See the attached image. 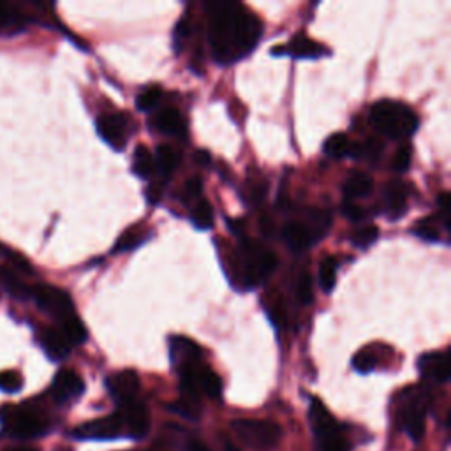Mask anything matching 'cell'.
I'll return each instance as SVG.
<instances>
[{"mask_svg": "<svg viewBox=\"0 0 451 451\" xmlns=\"http://www.w3.org/2000/svg\"><path fill=\"white\" fill-rule=\"evenodd\" d=\"M196 162H200V164H210V155H208V152H196Z\"/></svg>", "mask_w": 451, "mask_h": 451, "instance_id": "47", "label": "cell"}, {"mask_svg": "<svg viewBox=\"0 0 451 451\" xmlns=\"http://www.w3.org/2000/svg\"><path fill=\"white\" fill-rule=\"evenodd\" d=\"M190 219H193V224L198 229H210L214 226V208L207 200H200L194 207Z\"/></svg>", "mask_w": 451, "mask_h": 451, "instance_id": "31", "label": "cell"}, {"mask_svg": "<svg viewBox=\"0 0 451 451\" xmlns=\"http://www.w3.org/2000/svg\"><path fill=\"white\" fill-rule=\"evenodd\" d=\"M344 215L349 219V221H362L363 215H365V212H363L362 207H358V205H353V203H346L344 205Z\"/></svg>", "mask_w": 451, "mask_h": 451, "instance_id": "44", "label": "cell"}, {"mask_svg": "<svg viewBox=\"0 0 451 451\" xmlns=\"http://www.w3.org/2000/svg\"><path fill=\"white\" fill-rule=\"evenodd\" d=\"M132 169H135V173L139 178H150L152 173H154V157H152V152L145 145L136 147Z\"/></svg>", "mask_w": 451, "mask_h": 451, "instance_id": "28", "label": "cell"}, {"mask_svg": "<svg viewBox=\"0 0 451 451\" xmlns=\"http://www.w3.org/2000/svg\"><path fill=\"white\" fill-rule=\"evenodd\" d=\"M30 297L34 298L35 303H38L45 312H48L50 316L55 317L59 323L74 314L73 300H71V297L66 291L59 290V287L35 286L30 290Z\"/></svg>", "mask_w": 451, "mask_h": 451, "instance_id": "8", "label": "cell"}, {"mask_svg": "<svg viewBox=\"0 0 451 451\" xmlns=\"http://www.w3.org/2000/svg\"><path fill=\"white\" fill-rule=\"evenodd\" d=\"M386 212L392 219H400L407 208V187L400 180H393L384 189Z\"/></svg>", "mask_w": 451, "mask_h": 451, "instance_id": "18", "label": "cell"}, {"mask_svg": "<svg viewBox=\"0 0 451 451\" xmlns=\"http://www.w3.org/2000/svg\"><path fill=\"white\" fill-rule=\"evenodd\" d=\"M353 147L355 145H351V142H349V138L344 132L331 135L330 138L324 142V152L333 159H342L346 157V155H353Z\"/></svg>", "mask_w": 451, "mask_h": 451, "instance_id": "26", "label": "cell"}, {"mask_svg": "<svg viewBox=\"0 0 451 451\" xmlns=\"http://www.w3.org/2000/svg\"><path fill=\"white\" fill-rule=\"evenodd\" d=\"M169 355H171V360L178 372L203 362V351H201L200 346L190 338L178 337V335L169 338Z\"/></svg>", "mask_w": 451, "mask_h": 451, "instance_id": "12", "label": "cell"}, {"mask_svg": "<svg viewBox=\"0 0 451 451\" xmlns=\"http://www.w3.org/2000/svg\"><path fill=\"white\" fill-rule=\"evenodd\" d=\"M0 423L6 434L16 439H34L46 432L45 418L21 406L0 407Z\"/></svg>", "mask_w": 451, "mask_h": 451, "instance_id": "6", "label": "cell"}, {"mask_svg": "<svg viewBox=\"0 0 451 451\" xmlns=\"http://www.w3.org/2000/svg\"><path fill=\"white\" fill-rule=\"evenodd\" d=\"M120 428L117 414H111V416L79 425L74 430V438L81 439V441H106V439L117 438L120 434Z\"/></svg>", "mask_w": 451, "mask_h": 451, "instance_id": "10", "label": "cell"}, {"mask_svg": "<svg viewBox=\"0 0 451 451\" xmlns=\"http://www.w3.org/2000/svg\"><path fill=\"white\" fill-rule=\"evenodd\" d=\"M374 189V182L365 173H355L349 176L344 183V194L348 200H358V198H367Z\"/></svg>", "mask_w": 451, "mask_h": 451, "instance_id": "21", "label": "cell"}, {"mask_svg": "<svg viewBox=\"0 0 451 451\" xmlns=\"http://www.w3.org/2000/svg\"><path fill=\"white\" fill-rule=\"evenodd\" d=\"M233 432L244 445L254 450H272L282 438V428L273 421L266 420H236L233 421Z\"/></svg>", "mask_w": 451, "mask_h": 451, "instance_id": "7", "label": "cell"}, {"mask_svg": "<svg viewBox=\"0 0 451 451\" xmlns=\"http://www.w3.org/2000/svg\"><path fill=\"white\" fill-rule=\"evenodd\" d=\"M118 421H120V427L127 428L129 435L139 439L143 435H147L150 428V413L147 409V406L139 400H129V402L118 404V413H117Z\"/></svg>", "mask_w": 451, "mask_h": 451, "instance_id": "9", "label": "cell"}, {"mask_svg": "<svg viewBox=\"0 0 451 451\" xmlns=\"http://www.w3.org/2000/svg\"><path fill=\"white\" fill-rule=\"evenodd\" d=\"M6 451H38V450L28 448V446H16V448H11V450H6Z\"/></svg>", "mask_w": 451, "mask_h": 451, "instance_id": "51", "label": "cell"}, {"mask_svg": "<svg viewBox=\"0 0 451 451\" xmlns=\"http://www.w3.org/2000/svg\"><path fill=\"white\" fill-rule=\"evenodd\" d=\"M379 238V229L376 226H363L353 234V244L358 249L372 247Z\"/></svg>", "mask_w": 451, "mask_h": 451, "instance_id": "35", "label": "cell"}, {"mask_svg": "<svg viewBox=\"0 0 451 451\" xmlns=\"http://www.w3.org/2000/svg\"><path fill=\"white\" fill-rule=\"evenodd\" d=\"M9 261H11V265L14 266V270H16V272L32 275L30 263H28L21 254H18V252H9Z\"/></svg>", "mask_w": 451, "mask_h": 451, "instance_id": "42", "label": "cell"}, {"mask_svg": "<svg viewBox=\"0 0 451 451\" xmlns=\"http://www.w3.org/2000/svg\"><path fill=\"white\" fill-rule=\"evenodd\" d=\"M328 50L323 45L312 41L303 34L295 35L287 46H277L272 50L273 55H291L295 59H319Z\"/></svg>", "mask_w": 451, "mask_h": 451, "instance_id": "16", "label": "cell"}, {"mask_svg": "<svg viewBox=\"0 0 451 451\" xmlns=\"http://www.w3.org/2000/svg\"><path fill=\"white\" fill-rule=\"evenodd\" d=\"M147 196H149L150 203H159V200H161V189L155 185H152L150 189L147 190Z\"/></svg>", "mask_w": 451, "mask_h": 451, "instance_id": "46", "label": "cell"}, {"mask_svg": "<svg viewBox=\"0 0 451 451\" xmlns=\"http://www.w3.org/2000/svg\"><path fill=\"white\" fill-rule=\"evenodd\" d=\"M161 97H162L161 86L152 85L139 93L138 99H136V106H138L139 111H152L159 103H161Z\"/></svg>", "mask_w": 451, "mask_h": 451, "instance_id": "32", "label": "cell"}, {"mask_svg": "<svg viewBox=\"0 0 451 451\" xmlns=\"http://www.w3.org/2000/svg\"><path fill=\"white\" fill-rule=\"evenodd\" d=\"M382 154V143L376 138H370L365 145H358V157L365 155L370 161H377Z\"/></svg>", "mask_w": 451, "mask_h": 451, "instance_id": "41", "label": "cell"}, {"mask_svg": "<svg viewBox=\"0 0 451 451\" xmlns=\"http://www.w3.org/2000/svg\"><path fill=\"white\" fill-rule=\"evenodd\" d=\"M418 370L421 377L432 382H446L450 379V360L446 353L432 351L418 358Z\"/></svg>", "mask_w": 451, "mask_h": 451, "instance_id": "15", "label": "cell"}, {"mask_svg": "<svg viewBox=\"0 0 451 451\" xmlns=\"http://www.w3.org/2000/svg\"><path fill=\"white\" fill-rule=\"evenodd\" d=\"M83 389H85L83 379L74 370L69 369H62L60 372H57V376L52 382V396L59 404L78 399L83 393Z\"/></svg>", "mask_w": 451, "mask_h": 451, "instance_id": "14", "label": "cell"}, {"mask_svg": "<svg viewBox=\"0 0 451 451\" xmlns=\"http://www.w3.org/2000/svg\"><path fill=\"white\" fill-rule=\"evenodd\" d=\"M222 451H240V450H238L234 445H231L229 441H224L222 443Z\"/></svg>", "mask_w": 451, "mask_h": 451, "instance_id": "50", "label": "cell"}, {"mask_svg": "<svg viewBox=\"0 0 451 451\" xmlns=\"http://www.w3.org/2000/svg\"><path fill=\"white\" fill-rule=\"evenodd\" d=\"M187 451H208V448L201 441H190L189 446H187Z\"/></svg>", "mask_w": 451, "mask_h": 451, "instance_id": "48", "label": "cell"}, {"mask_svg": "<svg viewBox=\"0 0 451 451\" xmlns=\"http://www.w3.org/2000/svg\"><path fill=\"white\" fill-rule=\"evenodd\" d=\"M413 234H416L418 238L425 241H439L441 238V233H439V227L435 224L434 219H423L416 224V227L413 229Z\"/></svg>", "mask_w": 451, "mask_h": 451, "instance_id": "34", "label": "cell"}, {"mask_svg": "<svg viewBox=\"0 0 451 451\" xmlns=\"http://www.w3.org/2000/svg\"><path fill=\"white\" fill-rule=\"evenodd\" d=\"M106 388L118 404L135 400L139 392V377L135 370H122L106 379Z\"/></svg>", "mask_w": 451, "mask_h": 451, "instance_id": "13", "label": "cell"}, {"mask_svg": "<svg viewBox=\"0 0 451 451\" xmlns=\"http://www.w3.org/2000/svg\"><path fill=\"white\" fill-rule=\"evenodd\" d=\"M0 279H2L6 290L9 291L14 298H20L21 300V298L30 297V287L25 286V284L21 282L20 277H18V273L11 272L9 268L0 270Z\"/></svg>", "mask_w": 451, "mask_h": 451, "instance_id": "29", "label": "cell"}, {"mask_svg": "<svg viewBox=\"0 0 451 451\" xmlns=\"http://www.w3.org/2000/svg\"><path fill=\"white\" fill-rule=\"evenodd\" d=\"M60 333L66 337V341L69 342L71 346L83 344V342L86 341V337H89V331H86L85 324L81 323V319H79L76 314L60 321Z\"/></svg>", "mask_w": 451, "mask_h": 451, "instance_id": "22", "label": "cell"}, {"mask_svg": "<svg viewBox=\"0 0 451 451\" xmlns=\"http://www.w3.org/2000/svg\"><path fill=\"white\" fill-rule=\"evenodd\" d=\"M337 282V261L333 258H324L319 266V284L324 293H331Z\"/></svg>", "mask_w": 451, "mask_h": 451, "instance_id": "30", "label": "cell"}, {"mask_svg": "<svg viewBox=\"0 0 451 451\" xmlns=\"http://www.w3.org/2000/svg\"><path fill=\"white\" fill-rule=\"evenodd\" d=\"M201 189H203V185H201V180L200 178H190L189 182H187V185H185L187 194H189V196H194V198H196L198 194L201 193Z\"/></svg>", "mask_w": 451, "mask_h": 451, "instance_id": "45", "label": "cell"}, {"mask_svg": "<svg viewBox=\"0 0 451 451\" xmlns=\"http://www.w3.org/2000/svg\"><path fill=\"white\" fill-rule=\"evenodd\" d=\"M282 236L286 244L290 245L291 251L302 252L312 245V238H310L307 227L302 222H287L282 229Z\"/></svg>", "mask_w": 451, "mask_h": 451, "instance_id": "20", "label": "cell"}, {"mask_svg": "<svg viewBox=\"0 0 451 451\" xmlns=\"http://www.w3.org/2000/svg\"><path fill=\"white\" fill-rule=\"evenodd\" d=\"M370 124L389 139H406L418 129V117L409 106L396 101H379L370 111Z\"/></svg>", "mask_w": 451, "mask_h": 451, "instance_id": "3", "label": "cell"}, {"mask_svg": "<svg viewBox=\"0 0 451 451\" xmlns=\"http://www.w3.org/2000/svg\"><path fill=\"white\" fill-rule=\"evenodd\" d=\"M207 18L208 45L221 66L245 59L261 39V20L238 2H208Z\"/></svg>", "mask_w": 451, "mask_h": 451, "instance_id": "1", "label": "cell"}, {"mask_svg": "<svg viewBox=\"0 0 451 451\" xmlns=\"http://www.w3.org/2000/svg\"><path fill=\"white\" fill-rule=\"evenodd\" d=\"M9 25H23V16L14 6L7 2H0V28Z\"/></svg>", "mask_w": 451, "mask_h": 451, "instance_id": "37", "label": "cell"}, {"mask_svg": "<svg viewBox=\"0 0 451 451\" xmlns=\"http://www.w3.org/2000/svg\"><path fill=\"white\" fill-rule=\"evenodd\" d=\"M411 161H413V150L411 147L404 145L395 152V157L392 161L393 171L396 173H406L411 168Z\"/></svg>", "mask_w": 451, "mask_h": 451, "instance_id": "40", "label": "cell"}, {"mask_svg": "<svg viewBox=\"0 0 451 451\" xmlns=\"http://www.w3.org/2000/svg\"><path fill=\"white\" fill-rule=\"evenodd\" d=\"M428 393L427 389L411 388L404 393V399L399 407V423L407 432L413 441H421L425 435V423H427L428 411Z\"/></svg>", "mask_w": 451, "mask_h": 451, "instance_id": "5", "label": "cell"}, {"mask_svg": "<svg viewBox=\"0 0 451 451\" xmlns=\"http://www.w3.org/2000/svg\"><path fill=\"white\" fill-rule=\"evenodd\" d=\"M155 127L168 136H182L185 132V124L176 108H164L159 111L155 117Z\"/></svg>", "mask_w": 451, "mask_h": 451, "instance_id": "19", "label": "cell"}, {"mask_svg": "<svg viewBox=\"0 0 451 451\" xmlns=\"http://www.w3.org/2000/svg\"><path fill=\"white\" fill-rule=\"evenodd\" d=\"M23 388V377L16 370H2L0 372V392L18 393Z\"/></svg>", "mask_w": 451, "mask_h": 451, "instance_id": "36", "label": "cell"}, {"mask_svg": "<svg viewBox=\"0 0 451 451\" xmlns=\"http://www.w3.org/2000/svg\"><path fill=\"white\" fill-rule=\"evenodd\" d=\"M331 224V219L328 212L323 210H309L307 214V224H303L309 231L310 238H312V244L317 241L319 238H323V234L328 233Z\"/></svg>", "mask_w": 451, "mask_h": 451, "instance_id": "23", "label": "cell"}, {"mask_svg": "<svg viewBox=\"0 0 451 451\" xmlns=\"http://www.w3.org/2000/svg\"><path fill=\"white\" fill-rule=\"evenodd\" d=\"M155 159H157L159 171H161L164 178H169L175 173L176 166H178V155L169 145L159 147L157 152H155Z\"/></svg>", "mask_w": 451, "mask_h": 451, "instance_id": "27", "label": "cell"}, {"mask_svg": "<svg viewBox=\"0 0 451 451\" xmlns=\"http://www.w3.org/2000/svg\"><path fill=\"white\" fill-rule=\"evenodd\" d=\"M275 266V254L268 251L265 245L254 240H247V238L241 240L240 249L231 261V268L236 270L238 273L236 280H240L245 290L256 287L261 280L272 275Z\"/></svg>", "mask_w": 451, "mask_h": 451, "instance_id": "2", "label": "cell"}, {"mask_svg": "<svg viewBox=\"0 0 451 451\" xmlns=\"http://www.w3.org/2000/svg\"><path fill=\"white\" fill-rule=\"evenodd\" d=\"M377 365V356L372 351H367L362 349L360 353H356L355 358H353V369L360 374H369L376 369Z\"/></svg>", "mask_w": 451, "mask_h": 451, "instance_id": "33", "label": "cell"}, {"mask_svg": "<svg viewBox=\"0 0 451 451\" xmlns=\"http://www.w3.org/2000/svg\"><path fill=\"white\" fill-rule=\"evenodd\" d=\"M169 409L173 413H176L178 416L185 418V420L190 421H196L200 420V414H201V402H200V396H193V395H183L180 396L176 402H173L169 406Z\"/></svg>", "mask_w": 451, "mask_h": 451, "instance_id": "24", "label": "cell"}, {"mask_svg": "<svg viewBox=\"0 0 451 451\" xmlns=\"http://www.w3.org/2000/svg\"><path fill=\"white\" fill-rule=\"evenodd\" d=\"M229 229L234 231V233H240L244 229V222L241 221H229Z\"/></svg>", "mask_w": 451, "mask_h": 451, "instance_id": "49", "label": "cell"}, {"mask_svg": "<svg viewBox=\"0 0 451 451\" xmlns=\"http://www.w3.org/2000/svg\"><path fill=\"white\" fill-rule=\"evenodd\" d=\"M190 28H189V23H187V20H180L178 25H176L175 28V34H173V39H175V46L176 50L180 48V45H182V41H185V38L189 35Z\"/></svg>", "mask_w": 451, "mask_h": 451, "instance_id": "43", "label": "cell"}, {"mask_svg": "<svg viewBox=\"0 0 451 451\" xmlns=\"http://www.w3.org/2000/svg\"><path fill=\"white\" fill-rule=\"evenodd\" d=\"M297 295H298V300H300L303 305H309L314 300V286H312V277L310 273L303 272L298 279L297 284Z\"/></svg>", "mask_w": 451, "mask_h": 451, "instance_id": "39", "label": "cell"}, {"mask_svg": "<svg viewBox=\"0 0 451 451\" xmlns=\"http://www.w3.org/2000/svg\"><path fill=\"white\" fill-rule=\"evenodd\" d=\"M149 231H145L143 226H135L131 229L125 231L120 238H118L117 245L113 247V252H127L135 251L136 247H139L142 244H145L147 238H149Z\"/></svg>", "mask_w": 451, "mask_h": 451, "instance_id": "25", "label": "cell"}, {"mask_svg": "<svg viewBox=\"0 0 451 451\" xmlns=\"http://www.w3.org/2000/svg\"><path fill=\"white\" fill-rule=\"evenodd\" d=\"M97 132L101 138L113 147L115 150L124 149L125 138H127V120L124 115L118 113H104L96 122Z\"/></svg>", "mask_w": 451, "mask_h": 451, "instance_id": "11", "label": "cell"}, {"mask_svg": "<svg viewBox=\"0 0 451 451\" xmlns=\"http://www.w3.org/2000/svg\"><path fill=\"white\" fill-rule=\"evenodd\" d=\"M39 344H41L48 358L53 360V362H60V360L69 356L71 344L57 328H42L39 331Z\"/></svg>", "mask_w": 451, "mask_h": 451, "instance_id": "17", "label": "cell"}, {"mask_svg": "<svg viewBox=\"0 0 451 451\" xmlns=\"http://www.w3.org/2000/svg\"><path fill=\"white\" fill-rule=\"evenodd\" d=\"M309 418L321 451H349L348 439L319 399H312L310 402Z\"/></svg>", "mask_w": 451, "mask_h": 451, "instance_id": "4", "label": "cell"}, {"mask_svg": "<svg viewBox=\"0 0 451 451\" xmlns=\"http://www.w3.org/2000/svg\"><path fill=\"white\" fill-rule=\"evenodd\" d=\"M266 312H268L270 319H272L277 326H284V324H286V309H284V302L280 300L277 295H273V298L268 300Z\"/></svg>", "mask_w": 451, "mask_h": 451, "instance_id": "38", "label": "cell"}]
</instances>
